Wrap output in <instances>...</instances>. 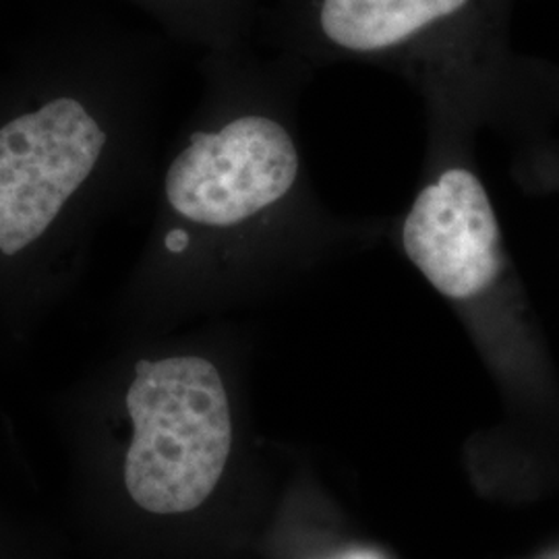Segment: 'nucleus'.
<instances>
[{"instance_id": "nucleus-3", "label": "nucleus", "mask_w": 559, "mask_h": 559, "mask_svg": "<svg viewBox=\"0 0 559 559\" xmlns=\"http://www.w3.org/2000/svg\"><path fill=\"white\" fill-rule=\"evenodd\" d=\"M299 175L297 145L276 120L242 115L195 133L168 164L162 198L170 230H233L282 200Z\"/></svg>"}, {"instance_id": "nucleus-4", "label": "nucleus", "mask_w": 559, "mask_h": 559, "mask_svg": "<svg viewBox=\"0 0 559 559\" xmlns=\"http://www.w3.org/2000/svg\"><path fill=\"white\" fill-rule=\"evenodd\" d=\"M404 251L441 295L471 299L500 274V226L480 180L462 168L425 187L402 228Z\"/></svg>"}, {"instance_id": "nucleus-1", "label": "nucleus", "mask_w": 559, "mask_h": 559, "mask_svg": "<svg viewBox=\"0 0 559 559\" xmlns=\"http://www.w3.org/2000/svg\"><path fill=\"white\" fill-rule=\"evenodd\" d=\"M119 80L62 71L0 102V323L27 336L78 282L124 177Z\"/></svg>"}, {"instance_id": "nucleus-5", "label": "nucleus", "mask_w": 559, "mask_h": 559, "mask_svg": "<svg viewBox=\"0 0 559 559\" xmlns=\"http://www.w3.org/2000/svg\"><path fill=\"white\" fill-rule=\"evenodd\" d=\"M468 0H323V34L342 48L371 52L411 38Z\"/></svg>"}, {"instance_id": "nucleus-2", "label": "nucleus", "mask_w": 559, "mask_h": 559, "mask_svg": "<svg viewBox=\"0 0 559 559\" xmlns=\"http://www.w3.org/2000/svg\"><path fill=\"white\" fill-rule=\"evenodd\" d=\"M55 420L83 489L156 519L198 512L235 454L221 367L138 340L71 381L55 400Z\"/></svg>"}, {"instance_id": "nucleus-6", "label": "nucleus", "mask_w": 559, "mask_h": 559, "mask_svg": "<svg viewBox=\"0 0 559 559\" xmlns=\"http://www.w3.org/2000/svg\"><path fill=\"white\" fill-rule=\"evenodd\" d=\"M332 559H383L376 551H346Z\"/></svg>"}]
</instances>
